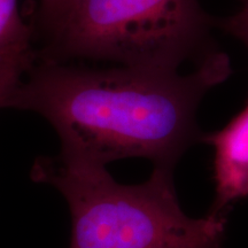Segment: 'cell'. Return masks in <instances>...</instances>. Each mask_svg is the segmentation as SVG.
Instances as JSON below:
<instances>
[{
	"label": "cell",
	"instance_id": "cell-1",
	"mask_svg": "<svg viewBox=\"0 0 248 248\" xmlns=\"http://www.w3.org/2000/svg\"><path fill=\"white\" fill-rule=\"evenodd\" d=\"M231 74L230 58L219 49L187 74L36 61L7 108L47 120L62 153L102 166L144 157L154 167L173 169L188 148L203 140L197 111L204 94Z\"/></svg>",
	"mask_w": 248,
	"mask_h": 248
},
{
	"label": "cell",
	"instance_id": "cell-4",
	"mask_svg": "<svg viewBox=\"0 0 248 248\" xmlns=\"http://www.w3.org/2000/svg\"><path fill=\"white\" fill-rule=\"evenodd\" d=\"M202 142L214 148L215 199L209 213L228 215L235 201L248 198V99L225 126L204 133Z\"/></svg>",
	"mask_w": 248,
	"mask_h": 248
},
{
	"label": "cell",
	"instance_id": "cell-6",
	"mask_svg": "<svg viewBox=\"0 0 248 248\" xmlns=\"http://www.w3.org/2000/svg\"><path fill=\"white\" fill-rule=\"evenodd\" d=\"M241 7L237 13L223 18H215L217 29L228 33L246 46L248 49V0H240Z\"/></svg>",
	"mask_w": 248,
	"mask_h": 248
},
{
	"label": "cell",
	"instance_id": "cell-5",
	"mask_svg": "<svg viewBox=\"0 0 248 248\" xmlns=\"http://www.w3.org/2000/svg\"><path fill=\"white\" fill-rule=\"evenodd\" d=\"M32 37V28L24 23L17 0H0V49L21 39Z\"/></svg>",
	"mask_w": 248,
	"mask_h": 248
},
{
	"label": "cell",
	"instance_id": "cell-3",
	"mask_svg": "<svg viewBox=\"0 0 248 248\" xmlns=\"http://www.w3.org/2000/svg\"><path fill=\"white\" fill-rule=\"evenodd\" d=\"M214 28L215 17L199 0H64L51 17L37 22L42 46L36 61L90 59L178 70L218 49Z\"/></svg>",
	"mask_w": 248,
	"mask_h": 248
},
{
	"label": "cell",
	"instance_id": "cell-7",
	"mask_svg": "<svg viewBox=\"0 0 248 248\" xmlns=\"http://www.w3.org/2000/svg\"><path fill=\"white\" fill-rule=\"evenodd\" d=\"M63 2L64 0H40V6L36 17L37 22L51 17L63 5Z\"/></svg>",
	"mask_w": 248,
	"mask_h": 248
},
{
	"label": "cell",
	"instance_id": "cell-2",
	"mask_svg": "<svg viewBox=\"0 0 248 248\" xmlns=\"http://www.w3.org/2000/svg\"><path fill=\"white\" fill-rule=\"evenodd\" d=\"M173 169L154 167L137 185L117 183L106 166L60 152L38 157L31 178L57 187L69 206V248H224L228 215L183 212Z\"/></svg>",
	"mask_w": 248,
	"mask_h": 248
}]
</instances>
